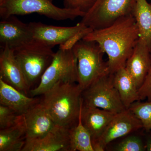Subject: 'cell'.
I'll list each match as a JSON object with an SVG mask.
<instances>
[{
    "instance_id": "d6986e66",
    "label": "cell",
    "mask_w": 151,
    "mask_h": 151,
    "mask_svg": "<svg viewBox=\"0 0 151 151\" xmlns=\"http://www.w3.org/2000/svg\"><path fill=\"white\" fill-rule=\"evenodd\" d=\"M113 82L126 109L136 101H139L138 89L125 67L113 73Z\"/></svg>"
},
{
    "instance_id": "5bb4252c",
    "label": "cell",
    "mask_w": 151,
    "mask_h": 151,
    "mask_svg": "<svg viewBox=\"0 0 151 151\" xmlns=\"http://www.w3.org/2000/svg\"><path fill=\"white\" fill-rule=\"evenodd\" d=\"M69 130L57 126L42 137L26 140L22 151H70Z\"/></svg>"
},
{
    "instance_id": "9a60e30c",
    "label": "cell",
    "mask_w": 151,
    "mask_h": 151,
    "mask_svg": "<svg viewBox=\"0 0 151 151\" xmlns=\"http://www.w3.org/2000/svg\"><path fill=\"white\" fill-rule=\"evenodd\" d=\"M151 65V52L138 41L125 65V68L138 89L140 87Z\"/></svg>"
},
{
    "instance_id": "277c9868",
    "label": "cell",
    "mask_w": 151,
    "mask_h": 151,
    "mask_svg": "<svg viewBox=\"0 0 151 151\" xmlns=\"http://www.w3.org/2000/svg\"><path fill=\"white\" fill-rule=\"evenodd\" d=\"M37 13L57 21L73 20L85 14L78 10L55 5L52 0H2L0 2V17L2 19L12 15Z\"/></svg>"
},
{
    "instance_id": "3957f363",
    "label": "cell",
    "mask_w": 151,
    "mask_h": 151,
    "mask_svg": "<svg viewBox=\"0 0 151 151\" xmlns=\"http://www.w3.org/2000/svg\"><path fill=\"white\" fill-rule=\"evenodd\" d=\"M72 50L77 62V83L83 90L97 78L110 73L108 62L103 59L105 52L94 42L82 39Z\"/></svg>"
},
{
    "instance_id": "8fae6325",
    "label": "cell",
    "mask_w": 151,
    "mask_h": 151,
    "mask_svg": "<svg viewBox=\"0 0 151 151\" xmlns=\"http://www.w3.org/2000/svg\"><path fill=\"white\" fill-rule=\"evenodd\" d=\"M29 24H25L14 15L0 22V47L15 50L32 42Z\"/></svg>"
},
{
    "instance_id": "ac0fdd59",
    "label": "cell",
    "mask_w": 151,
    "mask_h": 151,
    "mask_svg": "<svg viewBox=\"0 0 151 151\" xmlns=\"http://www.w3.org/2000/svg\"><path fill=\"white\" fill-rule=\"evenodd\" d=\"M132 14L139 30V41L151 52V4L147 0H136Z\"/></svg>"
},
{
    "instance_id": "6da1fadb",
    "label": "cell",
    "mask_w": 151,
    "mask_h": 151,
    "mask_svg": "<svg viewBox=\"0 0 151 151\" xmlns=\"http://www.w3.org/2000/svg\"><path fill=\"white\" fill-rule=\"evenodd\" d=\"M99 45L108 55L110 73L125 67L139 41V33L132 14L122 17L108 27L93 30L83 38Z\"/></svg>"
},
{
    "instance_id": "2e32d148",
    "label": "cell",
    "mask_w": 151,
    "mask_h": 151,
    "mask_svg": "<svg viewBox=\"0 0 151 151\" xmlns=\"http://www.w3.org/2000/svg\"><path fill=\"white\" fill-rule=\"evenodd\" d=\"M116 114L101 108L83 105L81 112V121L91 135L92 144L100 137Z\"/></svg>"
},
{
    "instance_id": "cb8c5ba5",
    "label": "cell",
    "mask_w": 151,
    "mask_h": 151,
    "mask_svg": "<svg viewBox=\"0 0 151 151\" xmlns=\"http://www.w3.org/2000/svg\"><path fill=\"white\" fill-rule=\"evenodd\" d=\"M116 151H146L145 141L143 142L140 137L132 135L121 141L116 146Z\"/></svg>"
},
{
    "instance_id": "83f0119b",
    "label": "cell",
    "mask_w": 151,
    "mask_h": 151,
    "mask_svg": "<svg viewBox=\"0 0 151 151\" xmlns=\"http://www.w3.org/2000/svg\"><path fill=\"white\" fill-rule=\"evenodd\" d=\"M2 1V0H0V2L1 1Z\"/></svg>"
},
{
    "instance_id": "8992f818",
    "label": "cell",
    "mask_w": 151,
    "mask_h": 151,
    "mask_svg": "<svg viewBox=\"0 0 151 151\" xmlns=\"http://www.w3.org/2000/svg\"><path fill=\"white\" fill-rule=\"evenodd\" d=\"M77 59L73 50L59 48L38 86L31 89L29 93L33 97L42 95L58 82L77 83Z\"/></svg>"
},
{
    "instance_id": "52a82bcc",
    "label": "cell",
    "mask_w": 151,
    "mask_h": 151,
    "mask_svg": "<svg viewBox=\"0 0 151 151\" xmlns=\"http://www.w3.org/2000/svg\"><path fill=\"white\" fill-rule=\"evenodd\" d=\"M83 105L98 108L115 114L126 108L114 85L113 73H108L97 78L82 92Z\"/></svg>"
},
{
    "instance_id": "30bf717a",
    "label": "cell",
    "mask_w": 151,
    "mask_h": 151,
    "mask_svg": "<svg viewBox=\"0 0 151 151\" xmlns=\"http://www.w3.org/2000/svg\"><path fill=\"white\" fill-rule=\"evenodd\" d=\"M33 41L52 48L55 46L65 45L71 39L87 27L81 22L75 26L58 27L32 22L29 23Z\"/></svg>"
},
{
    "instance_id": "9c48e42d",
    "label": "cell",
    "mask_w": 151,
    "mask_h": 151,
    "mask_svg": "<svg viewBox=\"0 0 151 151\" xmlns=\"http://www.w3.org/2000/svg\"><path fill=\"white\" fill-rule=\"evenodd\" d=\"M141 129L143 126L140 121L129 109L117 113L100 137L92 144L94 151H104L112 141Z\"/></svg>"
},
{
    "instance_id": "484cf974",
    "label": "cell",
    "mask_w": 151,
    "mask_h": 151,
    "mask_svg": "<svg viewBox=\"0 0 151 151\" xmlns=\"http://www.w3.org/2000/svg\"><path fill=\"white\" fill-rule=\"evenodd\" d=\"M139 101L147 99L151 101V65L142 84L138 89Z\"/></svg>"
},
{
    "instance_id": "ffe728a7",
    "label": "cell",
    "mask_w": 151,
    "mask_h": 151,
    "mask_svg": "<svg viewBox=\"0 0 151 151\" xmlns=\"http://www.w3.org/2000/svg\"><path fill=\"white\" fill-rule=\"evenodd\" d=\"M25 134L22 116L16 125L0 130V151H22L25 144Z\"/></svg>"
},
{
    "instance_id": "e0dca14e",
    "label": "cell",
    "mask_w": 151,
    "mask_h": 151,
    "mask_svg": "<svg viewBox=\"0 0 151 151\" xmlns=\"http://www.w3.org/2000/svg\"><path fill=\"white\" fill-rule=\"evenodd\" d=\"M40 101L39 98L28 97L0 78L1 105L9 107L19 115H22Z\"/></svg>"
},
{
    "instance_id": "5b68a950",
    "label": "cell",
    "mask_w": 151,
    "mask_h": 151,
    "mask_svg": "<svg viewBox=\"0 0 151 151\" xmlns=\"http://www.w3.org/2000/svg\"><path fill=\"white\" fill-rule=\"evenodd\" d=\"M14 53L30 90L39 83L55 55L52 48L34 41L15 50Z\"/></svg>"
},
{
    "instance_id": "ba28073f",
    "label": "cell",
    "mask_w": 151,
    "mask_h": 151,
    "mask_svg": "<svg viewBox=\"0 0 151 151\" xmlns=\"http://www.w3.org/2000/svg\"><path fill=\"white\" fill-rule=\"evenodd\" d=\"M136 0H97L81 22L93 30L108 27L117 19L132 14Z\"/></svg>"
},
{
    "instance_id": "7c38bea8",
    "label": "cell",
    "mask_w": 151,
    "mask_h": 151,
    "mask_svg": "<svg viewBox=\"0 0 151 151\" xmlns=\"http://www.w3.org/2000/svg\"><path fill=\"white\" fill-rule=\"evenodd\" d=\"M22 116L25 129L26 140L42 137L57 126L40 102Z\"/></svg>"
},
{
    "instance_id": "4316f807",
    "label": "cell",
    "mask_w": 151,
    "mask_h": 151,
    "mask_svg": "<svg viewBox=\"0 0 151 151\" xmlns=\"http://www.w3.org/2000/svg\"><path fill=\"white\" fill-rule=\"evenodd\" d=\"M148 134L146 136L145 140L146 151H151V133L150 132H147Z\"/></svg>"
},
{
    "instance_id": "7a4b0ae2",
    "label": "cell",
    "mask_w": 151,
    "mask_h": 151,
    "mask_svg": "<svg viewBox=\"0 0 151 151\" xmlns=\"http://www.w3.org/2000/svg\"><path fill=\"white\" fill-rule=\"evenodd\" d=\"M83 91L77 83L58 82L42 94L40 103L57 126L70 129L78 123Z\"/></svg>"
},
{
    "instance_id": "d4e9b609",
    "label": "cell",
    "mask_w": 151,
    "mask_h": 151,
    "mask_svg": "<svg viewBox=\"0 0 151 151\" xmlns=\"http://www.w3.org/2000/svg\"><path fill=\"white\" fill-rule=\"evenodd\" d=\"M97 0H64V8L78 10L85 14L88 12Z\"/></svg>"
},
{
    "instance_id": "4fadbf2b",
    "label": "cell",
    "mask_w": 151,
    "mask_h": 151,
    "mask_svg": "<svg viewBox=\"0 0 151 151\" xmlns=\"http://www.w3.org/2000/svg\"><path fill=\"white\" fill-rule=\"evenodd\" d=\"M0 78L26 95L30 92L14 50L8 47L1 48Z\"/></svg>"
},
{
    "instance_id": "7402d4cb",
    "label": "cell",
    "mask_w": 151,
    "mask_h": 151,
    "mask_svg": "<svg viewBox=\"0 0 151 151\" xmlns=\"http://www.w3.org/2000/svg\"><path fill=\"white\" fill-rule=\"evenodd\" d=\"M128 109L140 121L146 132L151 131V101H136Z\"/></svg>"
},
{
    "instance_id": "44dd1931",
    "label": "cell",
    "mask_w": 151,
    "mask_h": 151,
    "mask_svg": "<svg viewBox=\"0 0 151 151\" xmlns=\"http://www.w3.org/2000/svg\"><path fill=\"white\" fill-rule=\"evenodd\" d=\"M81 112L77 124L69 129L70 151H94L91 135L82 124Z\"/></svg>"
},
{
    "instance_id": "603a6c76",
    "label": "cell",
    "mask_w": 151,
    "mask_h": 151,
    "mask_svg": "<svg viewBox=\"0 0 151 151\" xmlns=\"http://www.w3.org/2000/svg\"><path fill=\"white\" fill-rule=\"evenodd\" d=\"M22 117V115H19L11 108L0 104V130L16 125Z\"/></svg>"
}]
</instances>
